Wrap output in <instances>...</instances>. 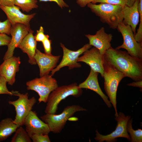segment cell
I'll return each mask as SVG.
<instances>
[{"label":"cell","instance_id":"3957f363","mask_svg":"<svg viewBox=\"0 0 142 142\" xmlns=\"http://www.w3.org/2000/svg\"><path fill=\"white\" fill-rule=\"evenodd\" d=\"M104 88L115 111V117L118 115L116 109V97L119 84L125 75L107 62L103 58Z\"/></svg>","mask_w":142,"mask_h":142},{"label":"cell","instance_id":"8d00e7d4","mask_svg":"<svg viewBox=\"0 0 142 142\" xmlns=\"http://www.w3.org/2000/svg\"><path fill=\"white\" fill-rule=\"evenodd\" d=\"M136 0H126V5L130 7L131 6Z\"/></svg>","mask_w":142,"mask_h":142},{"label":"cell","instance_id":"f546056e","mask_svg":"<svg viewBox=\"0 0 142 142\" xmlns=\"http://www.w3.org/2000/svg\"><path fill=\"white\" fill-rule=\"evenodd\" d=\"M49 36L46 35L44 39L42 42L44 47L45 53L49 55L51 54L52 48L51 46V40L49 39Z\"/></svg>","mask_w":142,"mask_h":142},{"label":"cell","instance_id":"83f0119b","mask_svg":"<svg viewBox=\"0 0 142 142\" xmlns=\"http://www.w3.org/2000/svg\"><path fill=\"white\" fill-rule=\"evenodd\" d=\"M7 82L3 77L0 76V94H6L13 95L12 92L10 91L7 87Z\"/></svg>","mask_w":142,"mask_h":142},{"label":"cell","instance_id":"2e32d148","mask_svg":"<svg viewBox=\"0 0 142 142\" xmlns=\"http://www.w3.org/2000/svg\"><path fill=\"white\" fill-rule=\"evenodd\" d=\"M60 56L47 54L37 49L34 58L39 68L40 77L49 74L57 66Z\"/></svg>","mask_w":142,"mask_h":142},{"label":"cell","instance_id":"6da1fadb","mask_svg":"<svg viewBox=\"0 0 142 142\" xmlns=\"http://www.w3.org/2000/svg\"><path fill=\"white\" fill-rule=\"evenodd\" d=\"M104 58L126 77L135 81L142 80V60L111 47L105 52Z\"/></svg>","mask_w":142,"mask_h":142},{"label":"cell","instance_id":"30bf717a","mask_svg":"<svg viewBox=\"0 0 142 142\" xmlns=\"http://www.w3.org/2000/svg\"><path fill=\"white\" fill-rule=\"evenodd\" d=\"M60 45L63 51V58L59 64L51 71V75L52 76L61 68L65 66L68 67L69 69L80 67L81 65L78 62V58L92 47L91 45L88 43L77 50L73 51L67 48L62 43H60Z\"/></svg>","mask_w":142,"mask_h":142},{"label":"cell","instance_id":"9c48e42d","mask_svg":"<svg viewBox=\"0 0 142 142\" xmlns=\"http://www.w3.org/2000/svg\"><path fill=\"white\" fill-rule=\"evenodd\" d=\"M131 117L129 115L126 116L122 113L119 112L118 115L115 117V119L117 122L115 129L110 134L106 135L100 134L97 130L96 131V137L95 139L99 142L106 141L107 142H115L118 138H124L129 141L130 138L127 130L128 122Z\"/></svg>","mask_w":142,"mask_h":142},{"label":"cell","instance_id":"9a60e30c","mask_svg":"<svg viewBox=\"0 0 142 142\" xmlns=\"http://www.w3.org/2000/svg\"><path fill=\"white\" fill-rule=\"evenodd\" d=\"M21 63L19 57L13 56L4 60L0 65V76L4 78L9 85H12L15 83L16 74L19 71Z\"/></svg>","mask_w":142,"mask_h":142},{"label":"cell","instance_id":"e0dca14e","mask_svg":"<svg viewBox=\"0 0 142 142\" xmlns=\"http://www.w3.org/2000/svg\"><path fill=\"white\" fill-rule=\"evenodd\" d=\"M0 9L5 13L12 26L20 23L30 26L29 22L36 14L35 13L30 14H24L20 10V8L19 7L15 5L10 6L0 5Z\"/></svg>","mask_w":142,"mask_h":142},{"label":"cell","instance_id":"4316f807","mask_svg":"<svg viewBox=\"0 0 142 142\" xmlns=\"http://www.w3.org/2000/svg\"><path fill=\"white\" fill-rule=\"evenodd\" d=\"M126 0H94L92 3H106L113 5H120L123 7L126 5Z\"/></svg>","mask_w":142,"mask_h":142},{"label":"cell","instance_id":"277c9868","mask_svg":"<svg viewBox=\"0 0 142 142\" xmlns=\"http://www.w3.org/2000/svg\"><path fill=\"white\" fill-rule=\"evenodd\" d=\"M82 93V89L75 83L58 87L49 95L46 102L45 113V114H55L58 106L62 100L71 95L78 97Z\"/></svg>","mask_w":142,"mask_h":142},{"label":"cell","instance_id":"d6986e66","mask_svg":"<svg viewBox=\"0 0 142 142\" xmlns=\"http://www.w3.org/2000/svg\"><path fill=\"white\" fill-rule=\"evenodd\" d=\"M139 0H136L131 6L125 5L123 7V22L130 26L134 35L136 33V28L139 22V14L138 6Z\"/></svg>","mask_w":142,"mask_h":142},{"label":"cell","instance_id":"ffe728a7","mask_svg":"<svg viewBox=\"0 0 142 142\" xmlns=\"http://www.w3.org/2000/svg\"><path fill=\"white\" fill-rule=\"evenodd\" d=\"M33 33V31L31 29L23 39L18 48L27 54L29 58V63L31 65H35L37 64L34 56L37 49V43Z\"/></svg>","mask_w":142,"mask_h":142},{"label":"cell","instance_id":"ba28073f","mask_svg":"<svg viewBox=\"0 0 142 142\" xmlns=\"http://www.w3.org/2000/svg\"><path fill=\"white\" fill-rule=\"evenodd\" d=\"M117 29L121 34L123 41L121 45L115 49H125L131 55L142 60V43L136 40L131 27L125 25L122 21L118 25Z\"/></svg>","mask_w":142,"mask_h":142},{"label":"cell","instance_id":"d4e9b609","mask_svg":"<svg viewBox=\"0 0 142 142\" xmlns=\"http://www.w3.org/2000/svg\"><path fill=\"white\" fill-rule=\"evenodd\" d=\"M138 8L139 14V24L134 37L137 42L142 43V0H139Z\"/></svg>","mask_w":142,"mask_h":142},{"label":"cell","instance_id":"d6a6232c","mask_svg":"<svg viewBox=\"0 0 142 142\" xmlns=\"http://www.w3.org/2000/svg\"><path fill=\"white\" fill-rule=\"evenodd\" d=\"M40 2H54L56 3L62 9L65 7H68V5L64 1V0H39Z\"/></svg>","mask_w":142,"mask_h":142},{"label":"cell","instance_id":"f1b7e54d","mask_svg":"<svg viewBox=\"0 0 142 142\" xmlns=\"http://www.w3.org/2000/svg\"><path fill=\"white\" fill-rule=\"evenodd\" d=\"M31 138L33 142H50L48 134H35Z\"/></svg>","mask_w":142,"mask_h":142},{"label":"cell","instance_id":"8fae6325","mask_svg":"<svg viewBox=\"0 0 142 142\" xmlns=\"http://www.w3.org/2000/svg\"><path fill=\"white\" fill-rule=\"evenodd\" d=\"M31 30L30 26L20 23H17L12 26L10 33L11 36V39L7 46V50L3 58L4 60L13 56L15 48H18L23 39Z\"/></svg>","mask_w":142,"mask_h":142},{"label":"cell","instance_id":"8992f818","mask_svg":"<svg viewBox=\"0 0 142 142\" xmlns=\"http://www.w3.org/2000/svg\"><path fill=\"white\" fill-rule=\"evenodd\" d=\"M13 95L18 97V99L14 101H9V104L13 105L15 108L16 115L14 123L18 127L23 125L26 117L32 110L33 108L36 103V100L33 97L29 98L27 93L21 94L17 91H12Z\"/></svg>","mask_w":142,"mask_h":142},{"label":"cell","instance_id":"5bb4252c","mask_svg":"<svg viewBox=\"0 0 142 142\" xmlns=\"http://www.w3.org/2000/svg\"><path fill=\"white\" fill-rule=\"evenodd\" d=\"M78 62L85 63L90 66L91 69L100 73L103 78V58L96 48L94 47L85 51L82 56L78 58Z\"/></svg>","mask_w":142,"mask_h":142},{"label":"cell","instance_id":"7402d4cb","mask_svg":"<svg viewBox=\"0 0 142 142\" xmlns=\"http://www.w3.org/2000/svg\"><path fill=\"white\" fill-rule=\"evenodd\" d=\"M37 2V0H14V5L23 11L29 12L33 9L38 7Z\"/></svg>","mask_w":142,"mask_h":142},{"label":"cell","instance_id":"4dcf8cb0","mask_svg":"<svg viewBox=\"0 0 142 142\" xmlns=\"http://www.w3.org/2000/svg\"><path fill=\"white\" fill-rule=\"evenodd\" d=\"M46 34H44V31L43 28L41 26L39 30L37 31L36 34L35 38L37 42H42L44 39Z\"/></svg>","mask_w":142,"mask_h":142},{"label":"cell","instance_id":"cb8c5ba5","mask_svg":"<svg viewBox=\"0 0 142 142\" xmlns=\"http://www.w3.org/2000/svg\"><path fill=\"white\" fill-rule=\"evenodd\" d=\"M132 119H129L127 125V130L129 133L130 141L132 142H142V130L138 129L134 130L132 127Z\"/></svg>","mask_w":142,"mask_h":142},{"label":"cell","instance_id":"7c38bea8","mask_svg":"<svg viewBox=\"0 0 142 142\" xmlns=\"http://www.w3.org/2000/svg\"><path fill=\"white\" fill-rule=\"evenodd\" d=\"M23 125L30 138L35 134H48L50 132L48 125L38 118L35 111L30 112L25 119Z\"/></svg>","mask_w":142,"mask_h":142},{"label":"cell","instance_id":"836d02e7","mask_svg":"<svg viewBox=\"0 0 142 142\" xmlns=\"http://www.w3.org/2000/svg\"><path fill=\"white\" fill-rule=\"evenodd\" d=\"M0 5L8 6L14 5V0H0Z\"/></svg>","mask_w":142,"mask_h":142},{"label":"cell","instance_id":"44dd1931","mask_svg":"<svg viewBox=\"0 0 142 142\" xmlns=\"http://www.w3.org/2000/svg\"><path fill=\"white\" fill-rule=\"evenodd\" d=\"M18 126L11 118H7L0 122V141H3L15 132Z\"/></svg>","mask_w":142,"mask_h":142},{"label":"cell","instance_id":"d590c367","mask_svg":"<svg viewBox=\"0 0 142 142\" xmlns=\"http://www.w3.org/2000/svg\"><path fill=\"white\" fill-rule=\"evenodd\" d=\"M128 86L139 87L141 91L142 89V80L135 81L127 84Z\"/></svg>","mask_w":142,"mask_h":142},{"label":"cell","instance_id":"5b68a950","mask_svg":"<svg viewBox=\"0 0 142 142\" xmlns=\"http://www.w3.org/2000/svg\"><path fill=\"white\" fill-rule=\"evenodd\" d=\"M86 110V109L79 105H73L65 107L60 114H45L40 118L48 125L50 132L58 133L64 128L67 121L75 113Z\"/></svg>","mask_w":142,"mask_h":142},{"label":"cell","instance_id":"ac0fdd59","mask_svg":"<svg viewBox=\"0 0 142 142\" xmlns=\"http://www.w3.org/2000/svg\"><path fill=\"white\" fill-rule=\"evenodd\" d=\"M99 73L91 69L86 79L78 86L81 89H89L95 92L101 97L108 107L110 108L112 106L111 103L108 99V97L102 91L99 84L98 78Z\"/></svg>","mask_w":142,"mask_h":142},{"label":"cell","instance_id":"1f68e13d","mask_svg":"<svg viewBox=\"0 0 142 142\" xmlns=\"http://www.w3.org/2000/svg\"><path fill=\"white\" fill-rule=\"evenodd\" d=\"M11 37L6 34L0 33V46L7 45L9 44Z\"/></svg>","mask_w":142,"mask_h":142},{"label":"cell","instance_id":"52a82bcc","mask_svg":"<svg viewBox=\"0 0 142 142\" xmlns=\"http://www.w3.org/2000/svg\"><path fill=\"white\" fill-rule=\"evenodd\" d=\"M26 85L28 90H33L38 93L39 96V103H46L50 94L58 87L57 80L49 74L29 81Z\"/></svg>","mask_w":142,"mask_h":142},{"label":"cell","instance_id":"603a6c76","mask_svg":"<svg viewBox=\"0 0 142 142\" xmlns=\"http://www.w3.org/2000/svg\"><path fill=\"white\" fill-rule=\"evenodd\" d=\"M18 127L12 137L11 142H31L32 140L26 130L22 126Z\"/></svg>","mask_w":142,"mask_h":142},{"label":"cell","instance_id":"7a4b0ae2","mask_svg":"<svg viewBox=\"0 0 142 142\" xmlns=\"http://www.w3.org/2000/svg\"><path fill=\"white\" fill-rule=\"evenodd\" d=\"M87 6L99 17L101 21L107 24L109 27L115 29L123 21V7L106 3L98 4L90 3Z\"/></svg>","mask_w":142,"mask_h":142},{"label":"cell","instance_id":"e575fe53","mask_svg":"<svg viewBox=\"0 0 142 142\" xmlns=\"http://www.w3.org/2000/svg\"><path fill=\"white\" fill-rule=\"evenodd\" d=\"M94 0H77L78 4L82 7H84L90 3H92Z\"/></svg>","mask_w":142,"mask_h":142},{"label":"cell","instance_id":"4fadbf2b","mask_svg":"<svg viewBox=\"0 0 142 142\" xmlns=\"http://www.w3.org/2000/svg\"><path fill=\"white\" fill-rule=\"evenodd\" d=\"M85 36L89 39L90 45L98 49L104 58L105 52L111 47L110 42L112 39V34L107 33L104 28L102 27L95 34H88Z\"/></svg>","mask_w":142,"mask_h":142},{"label":"cell","instance_id":"484cf974","mask_svg":"<svg viewBox=\"0 0 142 142\" xmlns=\"http://www.w3.org/2000/svg\"><path fill=\"white\" fill-rule=\"evenodd\" d=\"M11 27V23L7 19L3 22L0 21V33L10 35Z\"/></svg>","mask_w":142,"mask_h":142}]
</instances>
